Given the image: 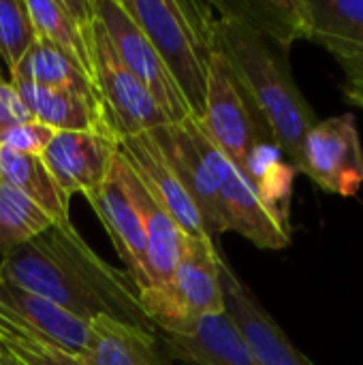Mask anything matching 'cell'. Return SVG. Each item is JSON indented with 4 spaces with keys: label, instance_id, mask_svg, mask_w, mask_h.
<instances>
[{
    "label": "cell",
    "instance_id": "obj_1",
    "mask_svg": "<svg viewBox=\"0 0 363 365\" xmlns=\"http://www.w3.org/2000/svg\"><path fill=\"white\" fill-rule=\"evenodd\" d=\"M0 278L83 321L107 317L156 334L133 278L98 257L73 222L53 225L11 250L0 261Z\"/></svg>",
    "mask_w": 363,
    "mask_h": 365
},
{
    "label": "cell",
    "instance_id": "obj_2",
    "mask_svg": "<svg viewBox=\"0 0 363 365\" xmlns=\"http://www.w3.org/2000/svg\"><path fill=\"white\" fill-rule=\"evenodd\" d=\"M216 49L227 58L270 141L302 173L304 139L317 115L291 75L289 51L223 15L216 24Z\"/></svg>",
    "mask_w": 363,
    "mask_h": 365
},
{
    "label": "cell",
    "instance_id": "obj_3",
    "mask_svg": "<svg viewBox=\"0 0 363 365\" xmlns=\"http://www.w3.org/2000/svg\"><path fill=\"white\" fill-rule=\"evenodd\" d=\"M175 79L193 118L203 115L218 15L197 0H120Z\"/></svg>",
    "mask_w": 363,
    "mask_h": 365
},
{
    "label": "cell",
    "instance_id": "obj_4",
    "mask_svg": "<svg viewBox=\"0 0 363 365\" xmlns=\"http://www.w3.org/2000/svg\"><path fill=\"white\" fill-rule=\"evenodd\" d=\"M218 265L220 252L212 240L184 237L169 282L139 293L156 331H184L201 317L225 312Z\"/></svg>",
    "mask_w": 363,
    "mask_h": 365
},
{
    "label": "cell",
    "instance_id": "obj_5",
    "mask_svg": "<svg viewBox=\"0 0 363 365\" xmlns=\"http://www.w3.org/2000/svg\"><path fill=\"white\" fill-rule=\"evenodd\" d=\"M208 139L244 173L252 150L270 141L227 58L216 49L210 60L203 115L197 120ZM272 143V141H270Z\"/></svg>",
    "mask_w": 363,
    "mask_h": 365
},
{
    "label": "cell",
    "instance_id": "obj_6",
    "mask_svg": "<svg viewBox=\"0 0 363 365\" xmlns=\"http://www.w3.org/2000/svg\"><path fill=\"white\" fill-rule=\"evenodd\" d=\"M199 124V122H197ZM199 145L214 178L223 231H235L263 250H282L291 244L287 229L261 201L255 184L208 139L199 126Z\"/></svg>",
    "mask_w": 363,
    "mask_h": 365
},
{
    "label": "cell",
    "instance_id": "obj_7",
    "mask_svg": "<svg viewBox=\"0 0 363 365\" xmlns=\"http://www.w3.org/2000/svg\"><path fill=\"white\" fill-rule=\"evenodd\" d=\"M94 79L116 137L128 139L173 124L150 90L124 66L103 24H94Z\"/></svg>",
    "mask_w": 363,
    "mask_h": 365
},
{
    "label": "cell",
    "instance_id": "obj_8",
    "mask_svg": "<svg viewBox=\"0 0 363 365\" xmlns=\"http://www.w3.org/2000/svg\"><path fill=\"white\" fill-rule=\"evenodd\" d=\"M94 13L103 24L124 66L150 90V94L156 98L169 120L178 124L190 118L188 105L175 79L167 71L165 62L160 60L145 32L122 9L120 0H94Z\"/></svg>",
    "mask_w": 363,
    "mask_h": 365
},
{
    "label": "cell",
    "instance_id": "obj_9",
    "mask_svg": "<svg viewBox=\"0 0 363 365\" xmlns=\"http://www.w3.org/2000/svg\"><path fill=\"white\" fill-rule=\"evenodd\" d=\"M304 175L340 197H355L363 184V148L353 113L317 124L304 139Z\"/></svg>",
    "mask_w": 363,
    "mask_h": 365
},
{
    "label": "cell",
    "instance_id": "obj_10",
    "mask_svg": "<svg viewBox=\"0 0 363 365\" xmlns=\"http://www.w3.org/2000/svg\"><path fill=\"white\" fill-rule=\"evenodd\" d=\"M223 308L259 365H315L285 336L280 325L265 312L255 293L237 278L220 255L218 265Z\"/></svg>",
    "mask_w": 363,
    "mask_h": 365
},
{
    "label": "cell",
    "instance_id": "obj_11",
    "mask_svg": "<svg viewBox=\"0 0 363 365\" xmlns=\"http://www.w3.org/2000/svg\"><path fill=\"white\" fill-rule=\"evenodd\" d=\"M118 145L120 141L111 135L58 130L41 160L68 199L73 195L88 199L107 180Z\"/></svg>",
    "mask_w": 363,
    "mask_h": 365
},
{
    "label": "cell",
    "instance_id": "obj_12",
    "mask_svg": "<svg viewBox=\"0 0 363 365\" xmlns=\"http://www.w3.org/2000/svg\"><path fill=\"white\" fill-rule=\"evenodd\" d=\"M167 160L171 163L175 175L193 199L201 222L205 227L208 237L216 244V240L225 233L220 220V205L214 186V178L208 169L199 145V124L197 118H186L178 124H167L150 130Z\"/></svg>",
    "mask_w": 363,
    "mask_h": 365
},
{
    "label": "cell",
    "instance_id": "obj_13",
    "mask_svg": "<svg viewBox=\"0 0 363 365\" xmlns=\"http://www.w3.org/2000/svg\"><path fill=\"white\" fill-rule=\"evenodd\" d=\"M88 203L105 225L116 252L126 265V274L133 278L139 293L145 291L150 287L148 267H145V231H143L141 214L135 207L122 178L120 145L107 180L94 195L88 197Z\"/></svg>",
    "mask_w": 363,
    "mask_h": 365
},
{
    "label": "cell",
    "instance_id": "obj_14",
    "mask_svg": "<svg viewBox=\"0 0 363 365\" xmlns=\"http://www.w3.org/2000/svg\"><path fill=\"white\" fill-rule=\"evenodd\" d=\"M120 154L126 158L141 184L165 207V212L173 218V222L186 237H208L193 199L188 197L186 188L182 186L171 163L167 160L150 130L122 139Z\"/></svg>",
    "mask_w": 363,
    "mask_h": 365
},
{
    "label": "cell",
    "instance_id": "obj_15",
    "mask_svg": "<svg viewBox=\"0 0 363 365\" xmlns=\"http://www.w3.org/2000/svg\"><path fill=\"white\" fill-rule=\"evenodd\" d=\"M36 34L71 56L94 79V0H26Z\"/></svg>",
    "mask_w": 363,
    "mask_h": 365
},
{
    "label": "cell",
    "instance_id": "obj_16",
    "mask_svg": "<svg viewBox=\"0 0 363 365\" xmlns=\"http://www.w3.org/2000/svg\"><path fill=\"white\" fill-rule=\"evenodd\" d=\"M19 92L32 120L51 130L71 133H101L116 137L107 111L96 96L64 88H49L28 81H11ZM118 139V137H116ZM120 141V139H118Z\"/></svg>",
    "mask_w": 363,
    "mask_h": 365
},
{
    "label": "cell",
    "instance_id": "obj_17",
    "mask_svg": "<svg viewBox=\"0 0 363 365\" xmlns=\"http://www.w3.org/2000/svg\"><path fill=\"white\" fill-rule=\"evenodd\" d=\"M120 169L126 184V190L135 203V207L141 214L143 231H145V267H148V280L150 287H163L169 282L182 252L184 233L173 222V218L165 212V207L150 195V190L141 184V180L135 175L126 158L120 154ZM145 289V291H148Z\"/></svg>",
    "mask_w": 363,
    "mask_h": 365
},
{
    "label": "cell",
    "instance_id": "obj_18",
    "mask_svg": "<svg viewBox=\"0 0 363 365\" xmlns=\"http://www.w3.org/2000/svg\"><path fill=\"white\" fill-rule=\"evenodd\" d=\"M156 336L186 365H259L225 312L201 317L184 331H156Z\"/></svg>",
    "mask_w": 363,
    "mask_h": 365
},
{
    "label": "cell",
    "instance_id": "obj_19",
    "mask_svg": "<svg viewBox=\"0 0 363 365\" xmlns=\"http://www.w3.org/2000/svg\"><path fill=\"white\" fill-rule=\"evenodd\" d=\"M0 304L34 329L39 336L47 338L49 342L58 344L60 349L79 355L86 351L90 342V321H83L64 308L56 306L53 302L30 293L21 287H15L0 278Z\"/></svg>",
    "mask_w": 363,
    "mask_h": 365
},
{
    "label": "cell",
    "instance_id": "obj_20",
    "mask_svg": "<svg viewBox=\"0 0 363 365\" xmlns=\"http://www.w3.org/2000/svg\"><path fill=\"white\" fill-rule=\"evenodd\" d=\"M214 11L259 32L280 49L310 38L306 0H212Z\"/></svg>",
    "mask_w": 363,
    "mask_h": 365
},
{
    "label": "cell",
    "instance_id": "obj_21",
    "mask_svg": "<svg viewBox=\"0 0 363 365\" xmlns=\"http://www.w3.org/2000/svg\"><path fill=\"white\" fill-rule=\"evenodd\" d=\"M158 342L154 331L96 317L90 321V342L81 359L88 365H171Z\"/></svg>",
    "mask_w": 363,
    "mask_h": 365
},
{
    "label": "cell",
    "instance_id": "obj_22",
    "mask_svg": "<svg viewBox=\"0 0 363 365\" xmlns=\"http://www.w3.org/2000/svg\"><path fill=\"white\" fill-rule=\"evenodd\" d=\"M11 81H28L49 88H64L75 90L81 94L98 96V88L92 81V77L64 51H60L49 41L41 38L36 34L34 43L17 64V68L11 73Z\"/></svg>",
    "mask_w": 363,
    "mask_h": 365
},
{
    "label": "cell",
    "instance_id": "obj_23",
    "mask_svg": "<svg viewBox=\"0 0 363 365\" xmlns=\"http://www.w3.org/2000/svg\"><path fill=\"white\" fill-rule=\"evenodd\" d=\"M0 182L13 186L15 190L28 195L39 205H43L53 216L56 225L71 222V199L60 190L51 173L45 169L41 156L19 154L0 148Z\"/></svg>",
    "mask_w": 363,
    "mask_h": 365
},
{
    "label": "cell",
    "instance_id": "obj_24",
    "mask_svg": "<svg viewBox=\"0 0 363 365\" xmlns=\"http://www.w3.org/2000/svg\"><path fill=\"white\" fill-rule=\"evenodd\" d=\"M0 359L9 365H88L47 338L39 336L0 304Z\"/></svg>",
    "mask_w": 363,
    "mask_h": 365
},
{
    "label": "cell",
    "instance_id": "obj_25",
    "mask_svg": "<svg viewBox=\"0 0 363 365\" xmlns=\"http://www.w3.org/2000/svg\"><path fill=\"white\" fill-rule=\"evenodd\" d=\"M310 38L363 53V0H306Z\"/></svg>",
    "mask_w": 363,
    "mask_h": 365
},
{
    "label": "cell",
    "instance_id": "obj_26",
    "mask_svg": "<svg viewBox=\"0 0 363 365\" xmlns=\"http://www.w3.org/2000/svg\"><path fill=\"white\" fill-rule=\"evenodd\" d=\"M53 225V216L43 205L0 182V261Z\"/></svg>",
    "mask_w": 363,
    "mask_h": 365
},
{
    "label": "cell",
    "instance_id": "obj_27",
    "mask_svg": "<svg viewBox=\"0 0 363 365\" xmlns=\"http://www.w3.org/2000/svg\"><path fill=\"white\" fill-rule=\"evenodd\" d=\"M36 38L26 0H0V56L13 73Z\"/></svg>",
    "mask_w": 363,
    "mask_h": 365
},
{
    "label": "cell",
    "instance_id": "obj_28",
    "mask_svg": "<svg viewBox=\"0 0 363 365\" xmlns=\"http://www.w3.org/2000/svg\"><path fill=\"white\" fill-rule=\"evenodd\" d=\"M53 133L49 126L39 124L36 120H28L24 124L11 126L0 135V148H6L11 152L19 154H30V156H41L49 141L53 139Z\"/></svg>",
    "mask_w": 363,
    "mask_h": 365
},
{
    "label": "cell",
    "instance_id": "obj_29",
    "mask_svg": "<svg viewBox=\"0 0 363 365\" xmlns=\"http://www.w3.org/2000/svg\"><path fill=\"white\" fill-rule=\"evenodd\" d=\"M28 120H32V115L26 109L15 86L11 81L0 79V135L9 130L11 126L24 124Z\"/></svg>",
    "mask_w": 363,
    "mask_h": 365
},
{
    "label": "cell",
    "instance_id": "obj_30",
    "mask_svg": "<svg viewBox=\"0 0 363 365\" xmlns=\"http://www.w3.org/2000/svg\"><path fill=\"white\" fill-rule=\"evenodd\" d=\"M334 58L340 62V66L347 73V81L349 83H362L363 86V53L362 51H353V49H344V47H336V45H325Z\"/></svg>",
    "mask_w": 363,
    "mask_h": 365
},
{
    "label": "cell",
    "instance_id": "obj_31",
    "mask_svg": "<svg viewBox=\"0 0 363 365\" xmlns=\"http://www.w3.org/2000/svg\"><path fill=\"white\" fill-rule=\"evenodd\" d=\"M344 90V96L353 103V105H359L363 107V86L362 83H349L347 81V86L342 88Z\"/></svg>",
    "mask_w": 363,
    "mask_h": 365
},
{
    "label": "cell",
    "instance_id": "obj_32",
    "mask_svg": "<svg viewBox=\"0 0 363 365\" xmlns=\"http://www.w3.org/2000/svg\"><path fill=\"white\" fill-rule=\"evenodd\" d=\"M0 365H9V364H4V361H2V359H0Z\"/></svg>",
    "mask_w": 363,
    "mask_h": 365
},
{
    "label": "cell",
    "instance_id": "obj_33",
    "mask_svg": "<svg viewBox=\"0 0 363 365\" xmlns=\"http://www.w3.org/2000/svg\"><path fill=\"white\" fill-rule=\"evenodd\" d=\"M0 79H2V71H0Z\"/></svg>",
    "mask_w": 363,
    "mask_h": 365
}]
</instances>
